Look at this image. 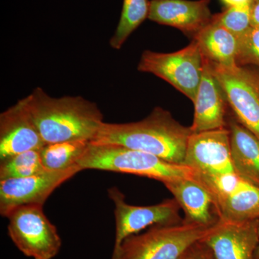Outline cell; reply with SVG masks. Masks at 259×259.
Segmentation results:
<instances>
[{
    "label": "cell",
    "instance_id": "1",
    "mask_svg": "<svg viewBox=\"0 0 259 259\" xmlns=\"http://www.w3.org/2000/svg\"><path fill=\"white\" fill-rule=\"evenodd\" d=\"M22 100L45 144L92 141L104 122L97 104L82 97H53L37 88Z\"/></svg>",
    "mask_w": 259,
    "mask_h": 259
},
{
    "label": "cell",
    "instance_id": "2",
    "mask_svg": "<svg viewBox=\"0 0 259 259\" xmlns=\"http://www.w3.org/2000/svg\"><path fill=\"white\" fill-rule=\"evenodd\" d=\"M191 134L190 127L182 125L169 112L158 107L142 120L127 123L104 122L91 142L120 145L184 164Z\"/></svg>",
    "mask_w": 259,
    "mask_h": 259
},
{
    "label": "cell",
    "instance_id": "3",
    "mask_svg": "<svg viewBox=\"0 0 259 259\" xmlns=\"http://www.w3.org/2000/svg\"><path fill=\"white\" fill-rule=\"evenodd\" d=\"M82 170L129 174L148 177L162 183L182 179H197V173L185 164L171 163L144 151L115 144L90 142L78 160Z\"/></svg>",
    "mask_w": 259,
    "mask_h": 259
},
{
    "label": "cell",
    "instance_id": "4",
    "mask_svg": "<svg viewBox=\"0 0 259 259\" xmlns=\"http://www.w3.org/2000/svg\"><path fill=\"white\" fill-rule=\"evenodd\" d=\"M216 224L207 226L182 220L175 224L152 226L124 240L113 250L111 259H180L208 236Z\"/></svg>",
    "mask_w": 259,
    "mask_h": 259
},
{
    "label": "cell",
    "instance_id": "5",
    "mask_svg": "<svg viewBox=\"0 0 259 259\" xmlns=\"http://www.w3.org/2000/svg\"><path fill=\"white\" fill-rule=\"evenodd\" d=\"M204 57L193 40L185 49L174 53L143 52L138 65L141 72L167 81L194 102L203 73Z\"/></svg>",
    "mask_w": 259,
    "mask_h": 259
},
{
    "label": "cell",
    "instance_id": "6",
    "mask_svg": "<svg viewBox=\"0 0 259 259\" xmlns=\"http://www.w3.org/2000/svg\"><path fill=\"white\" fill-rule=\"evenodd\" d=\"M41 205L18 207L8 214L10 239L24 255L33 259H52L61 249V237Z\"/></svg>",
    "mask_w": 259,
    "mask_h": 259
},
{
    "label": "cell",
    "instance_id": "7",
    "mask_svg": "<svg viewBox=\"0 0 259 259\" xmlns=\"http://www.w3.org/2000/svg\"><path fill=\"white\" fill-rule=\"evenodd\" d=\"M211 64L237 120L259 139V74L239 65Z\"/></svg>",
    "mask_w": 259,
    "mask_h": 259
},
{
    "label": "cell",
    "instance_id": "8",
    "mask_svg": "<svg viewBox=\"0 0 259 259\" xmlns=\"http://www.w3.org/2000/svg\"><path fill=\"white\" fill-rule=\"evenodd\" d=\"M81 171L76 165L64 170H46L30 177L0 180V214L7 218L22 206H44L58 187Z\"/></svg>",
    "mask_w": 259,
    "mask_h": 259
},
{
    "label": "cell",
    "instance_id": "9",
    "mask_svg": "<svg viewBox=\"0 0 259 259\" xmlns=\"http://www.w3.org/2000/svg\"><path fill=\"white\" fill-rule=\"evenodd\" d=\"M108 194L115 204L114 250L126 238L138 234L148 227L175 224L182 221L180 215V206L175 198L166 199L154 205L135 206L127 204L124 194L115 187L108 190Z\"/></svg>",
    "mask_w": 259,
    "mask_h": 259
},
{
    "label": "cell",
    "instance_id": "10",
    "mask_svg": "<svg viewBox=\"0 0 259 259\" xmlns=\"http://www.w3.org/2000/svg\"><path fill=\"white\" fill-rule=\"evenodd\" d=\"M184 164L193 168L199 175L235 173L228 127L192 133L187 142Z\"/></svg>",
    "mask_w": 259,
    "mask_h": 259
},
{
    "label": "cell",
    "instance_id": "11",
    "mask_svg": "<svg viewBox=\"0 0 259 259\" xmlns=\"http://www.w3.org/2000/svg\"><path fill=\"white\" fill-rule=\"evenodd\" d=\"M259 219L227 221L220 219L214 230L202 240L216 259H255L258 245Z\"/></svg>",
    "mask_w": 259,
    "mask_h": 259
},
{
    "label": "cell",
    "instance_id": "12",
    "mask_svg": "<svg viewBox=\"0 0 259 259\" xmlns=\"http://www.w3.org/2000/svg\"><path fill=\"white\" fill-rule=\"evenodd\" d=\"M45 143L23 100L0 115V160L40 150Z\"/></svg>",
    "mask_w": 259,
    "mask_h": 259
},
{
    "label": "cell",
    "instance_id": "13",
    "mask_svg": "<svg viewBox=\"0 0 259 259\" xmlns=\"http://www.w3.org/2000/svg\"><path fill=\"white\" fill-rule=\"evenodd\" d=\"M226 98L213 71L212 64L204 58L203 73L193 102L192 133H200L226 127Z\"/></svg>",
    "mask_w": 259,
    "mask_h": 259
},
{
    "label": "cell",
    "instance_id": "14",
    "mask_svg": "<svg viewBox=\"0 0 259 259\" xmlns=\"http://www.w3.org/2000/svg\"><path fill=\"white\" fill-rule=\"evenodd\" d=\"M209 3V0H151L148 18L194 35L212 20Z\"/></svg>",
    "mask_w": 259,
    "mask_h": 259
},
{
    "label": "cell",
    "instance_id": "15",
    "mask_svg": "<svg viewBox=\"0 0 259 259\" xmlns=\"http://www.w3.org/2000/svg\"><path fill=\"white\" fill-rule=\"evenodd\" d=\"M183 209L187 222L211 226L219 221L215 200L199 179H182L163 184Z\"/></svg>",
    "mask_w": 259,
    "mask_h": 259
},
{
    "label": "cell",
    "instance_id": "16",
    "mask_svg": "<svg viewBox=\"0 0 259 259\" xmlns=\"http://www.w3.org/2000/svg\"><path fill=\"white\" fill-rule=\"evenodd\" d=\"M235 173L259 187V139L238 120L227 122Z\"/></svg>",
    "mask_w": 259,
    "mask_h": 259
},
{
    "label": "cell",
    "instance_id": "17",
    "mask_svg": "<svg viewBox=\"0 0 259 259\" xmlns=\"http://www.w3.org/2000/svg\"><path fill=\"white\" fill-rule=\"evenodd\" d=\"M204 59L224 66L237 64L239 38L221 25L210 23L194 35Z\"/></svg>",
    "mask_w": 259,
    "mask_h": 259
},
{
    "label": "cell",
    "instance_id": "18",
    "mask_svg": "<svg viewBox=\"0 0 259 259\" xmlns=\"http://www.w3.org/2000/svg\"><path fill=\"white\" fill-rule=\"evenodd\" d=\"M220 219L253 221L259 219V187L246 182L243 187L217 202Z\"/></svg>",
    "mask_w": 259,
    "mask_h": 259
},
{
    "label": "cell",
    "instance_id": "19",
    "mask_svg": "<svg viewBox=\"0 0 259 259\" xmlns=\"http://www.w3.org/2000/svg\"><path fill=\"white\" fill-rule=\"evenodd\" d=\"M90 142L89 140L81 139L45 144L40 149L42 165L50 171L76 166Z\"/></svg>",
    "mask_w": 259,
    "mask_h": 259
},
{
    "label": "cell",
    "instance_id": "20",
    "mask_svg": "<svg viewBox=\"0 0 259 259\" xmlns=\"http://www.w3.org/2000/svg\"><path fill=\"white\" fill-rule=\"evenodd\" d=\"M148 0H123L118 25L110 40L112 49L120 50L127 38L148 18Z\"/></svg>",
    "mask_w": 259,
    "mask_h": 259
},
{
    "label": "cell",
    "instance_id": "21",
    "mask_svg": "<svg viewBox=\"0 0 259 259\" xmlns=\"http://www.w3.org/2000/svg\"><path fill=\"white\" fill-rule=\"evenodd\" d=\"M40 150H31L0 160V180L23 178L46 171Z\"/></svg>",
    "mask_w": 259,
    "mask_h": 259
},
{
    "label": "cell",
    "instance_id": "22",
    "mask_svg": "<svg viewBox=\"0 0 259 259\" xmlns=\"http://www.w3.org/2000/svg\"><path fill=\"white\" fill-rule=\"evenodd\" d=\"M252 5L229 7L223 13L213 15L212 21L229 30L239 38L252 28Z\"/></svg>",
    "mask_w": 259,
    "mask_h": 259
},
{
    "label": "cell",
    "instance_id": "23",
    "mask_svg": "<svg viewBox=\"0 0 259 259\" xmlns=\"http://www.w3.org/2000/svg\"><path fill=\"white\" fill-rule=\"evenodd\" d=\"M237 64L253 65L259 68V28H250L239 37Z\"/></svg>",
    "mask_w": 259,
    "mask_h": 259
},
{
    "label": "cell",
    "instance_id": "24",
    "mask_svg": "<svg viewBox=\"0 0 259 259\" xmlns=\"http://www.w3.org/2000/svg\"><path fill=\"white\" fill-rule=\"evenodd\" d=\"M191 259H216L212 250L204 242L200 241L192 245Z\"/></svg>",
    "mask_w": 259,
    "mask_h": 259
},
{
    "label": "cell",
    "instance_id": "25",
    "mask_svg": "<svg viewBox=\"0 0 259 259\" xmlns=\"http://www.w3.org/2000/svg\"><path fill=\"white\" fill-rule=\"evenodd\" d=\"M251 27L259 28V3H253L252 5Z\"/></svg>",
    "mask_w": 259,
    "mask_h": 259
},
{
    "label": "cell",
    "instance_id": "26",
    "mask_svg": "<svg viewBox=\"0 0 259 259\" xmlns=\"http://www.w3.org/2000/svg\"><path fill=\"white\" fill-rule=\"evenodd\" d=\"M222 2L228 8L229 7L242 6V5L253 4V0H222Z\"/></svg>",
    "mask_w": 259,
    "mask_h": 259
},
{
    "label": "cell",
    "instance_id": "27",
    "mask_svg": "<svg viewBox=\"0 0 259 259\" xmlns=\"http://www.w3.org/2000/svg\"><path fill=\"white\" fill-rule=\"evenodd\" d=\"M192 247L186 253H184L183 255L180 259H191L192 258V249H191Z\"/></svg>",
    "mask_w": 259,
    "mask_h": 259
},
{
    "label": "cell",
    "instance_id": "28",
    "mask_svg": "<svg viewBox=\"0 0 259 259\" xmlns=\"http://www.w3.org/2000/svg\"><path fill=\"white\" fill-rule=\"evenodd\" d=\"M258 236H259V228H258ZM255 259H259V242L258 246H257L256 250H255Z\"/></svg>",
    "mask_w": 259,
    "mask_h": 259
},
{
    "label": "cell",
    "instance_id": "29",
    "mask_svg": "<svg viewBox=\"0 0 259 259\" xmlns=\"http://www.w3.org/2000/svg\"><path fill=\"white\" fill-rule=\"evenodd\" d=\"M259 3V0H253V3Z\"/></svg>",
    "mask_w": 259,
    "mask_h": 259
}]
</instances>
